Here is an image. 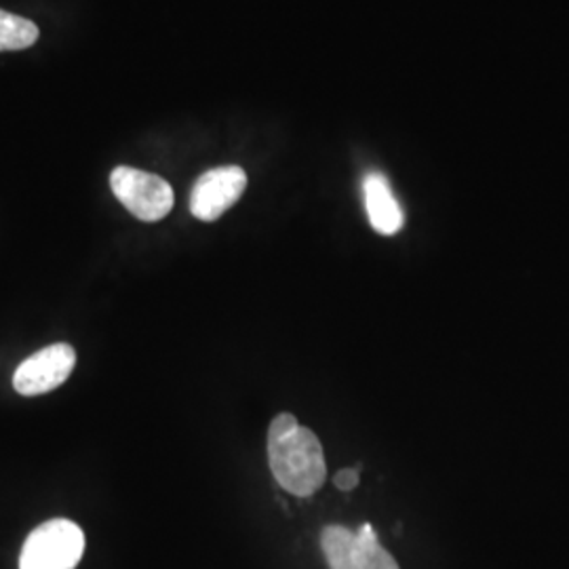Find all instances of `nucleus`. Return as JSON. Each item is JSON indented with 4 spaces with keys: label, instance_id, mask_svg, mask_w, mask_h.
I'll return each mask as SVG.
<instances>
[{
    "label": "nucleus",
    "instance_id": "f257e3e1",
    "mask_svg": "<svg viewBox=\"0 0 569 569\" xmlns=\"http://www.w3.org/2000/svg\"><path fill=\"white\" fill-rule=\"evenodd\" d=\"M268 465L277 483L298 498L312 496L326 483L323 448L317 435L300 427L291 413H279L270 422Z\"/></svg>",
    "mask_w": 569,
    "mask_h": 569
},
{
    "label": "nucleus",
    "instance_id": "f03ea898",
    "mask_svg": "<svg viewBox=\"0 0 569 569\" xmlns=\"http://www.w3.org/2000/svg\"><path fill=\"white\" fill-rule=\"evenodd\" d=\"M82 552V529L68 519H51L26 538L20 569H77Z\"/></svg>",
    "mask_w": 569,
    "mask_h": 569
},
{
    "label": "nucleus",
    "instance_id": "7ed1b4c3",
    "mask_svg": "<svg viewBox=\"0 0 569 569\" xmlns=\"http://www.w3.org/2000/svg\"><path fill=\"white\" fill-rule=\"evenodd\" d=\"M321 547L331 569H399L392 555L378 542L371 523L359 531L329 526L323 529Z\"/></svg>",
    "mask_w": 569,
    "mask_h": 569
},
{
    "label": "nucleus",
    "instance_id": "20e7f679",
    "mask_svg": "<svg viewBox=\"0 0 569 569\" xmlns=\"http://www.w3.org/2000/svg\"><path fill=\"white\" fill-rule=\"evenodd\" d=\"M114 197L142 222H159L173 209V188L163 178L133 167H117L110 173Z\"/></svg>",
    "mask_w": 569,
    "mask_h": 569
},
{
    "label": "nucleus",
    "instance_id": "39448f33",
    "mask_svg": "<svg viewBox=\"0 0 569 569\" xmlns=\"http://www.w3.org/2000/svg\"><path fill=\"white\" fill-rule=\"evenodd\" d=\"M77 366V352L70 345H51L30 355L13 373V387L23 397H39L61 387Z\"/></svg>",
    "mask_w": 569,
    "mask_h": 569
},
{
    "label": "nucleus",
    "instance_id": "423d86ee",
    "mask_svg": "<svg viewBox=\"0 0 569 569\" xmlns=\"http://www.w3.org/2000/svg\"><path fill=\"white\" fill-rule=\"evenodd\" d=\"M247 173L237 164L216 167L203 173L190 194V211L201 222H216L243 197Z\"/></svg>",
    "mask_w": 569,
    "mask_h": 569
},
{
    "label": "nucleus",
    "instance_id": "0eeeda50",
    "mask_svg": "<svg viewBox=\"0 0 569 569\" xmlns=\"http://www.w3.org/2000/svg\"><path fill=\"white\" fill-rule=\"evenodd\" d=\"M363 194L369 224L385 237H392L403 228V209L392 194V188L380 171H369L363 178Z\"/></svg>",
    "mask_w": 569,
    "mask_h": 569
},
{
    "label": "nucleus",
    "instance_id": "6e6552de",
    "mask_svg": "<svg viewBox=\"0 0 569 569\" xmlns=\"http://www.w3.org/2000/svg\"><path fill=\"white\" fill-rule=\"evenodd\" d=\"M39 41V26L0 9V51H21Z\"/></svg>",
    "mask_w": 569,
    "mask_h": 569
},
{
    "label": "nucleus",
    "instance_id": "1a4fd4ad",
    "mask_svg": "<svg viewBox=\"0 0 569 569\" xmlns=\"http://www.w3.org/2000/svg\"><path fill=\"white\" fill-rule=\"evenodd\" d=\"M333 483H336V488H340L342 491H352V489L359 486V470H357V468H345V470H340V472L333 477Z\"/></svg>",
    "mask_w": 569,
    "mask_h": 569
}]
</instances>
